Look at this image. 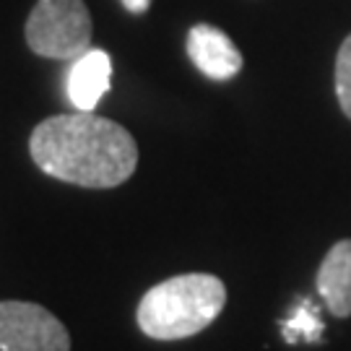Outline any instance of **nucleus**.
Wrapping results in <instances>:
<instances>
[{
  "label": "nucleus",
  "instance_id": "1",
  "mask_svg": "<svg viewBox=\"0 0 351 351\" xmlns=\"http://www.w3.org/2000/svg\"><path fill=\"white\" fill-rule=\"evenodd\" d=\"M29 154L45 175L91 190L117 188L138 167V143L125 128L81 110L42 120Z\"/></svg>",
  "mask_w": 351,
  "mask_h": 351
},
{
  "label": "nucleus",
  "instance_id": "2",
  "mask_svg": "<svg viewBox=\"0 0 351 351\" xmlns=\"http://www.w3.org/2000/svg\"><path fill=\"white\" fill-rule=\"evenodd\" d=\"M226 307L224 281L213 274H182L151 287L138 302V328L154 341L190 339Z\"/></svg>",
  "mask_w": 351,
  "mask_h": 351
},
{
  "label": "nucleus",
  "instance_id": "3",
  "mask_svg": "<svg viewBox=\"0 0 351 351\" xmlns=\"http://www.w3.org/2000/svg\"><path fill=\"white\" fill-rule=\"evenodd\" d=\"M91 13L84 0H37L26 19V45L39 58L73 63L91 50Z\"/></svg>",
  "mask_w": 351,
  "mask_h": 351
},
{
  "label": "nucleus",
  "instance_id": "4",
  "mask_svg": "<svg viewBox=\"0 0 351 351\" xmlns=\"http://www.w3.org/2000/svg\"><path fill=\"white\" fill-rule=\"evenodd\" d=\"M0 351H71L68 328L37 302H0Z\"/></svg>",
  "mask_w": 351,
  "mask_h": 351
},
{
  "label": "nucleus",
  "instance_id": "5",
  "mask_svg": "<svg viewBox=\"0 0 351 351\" xmlns=\"http://www.w3.org/2000/svg\"><path fill=\"white\" fill-rule=\"evenodd\" d=\"M188 58L211 81H229L242 71V52L221 29L195 24L188 32Z\"/></svg>",
  "mask_w": 351,
  "mask_h": 351
},
{
  "label": "nucleus",
  "instance_id": "6",
  "mask_svg": "<svg viewBox=\"0 0 351 351\" xmlns=\"http://www.w3.org/2000/svg\"><path fill=\"white\" fill-rule=\"evenodd\" d=\"M112 78V60L104 50H86L81 58H75L68 68L65 91L75 110L94 112V107L101 101V97L110 91Z\"/></svg>",
  "mask_w": 351,
  "mask_h": 351
},
{
  "label": "nucleus",
  "instance_id": "7",
  "mask_svg": "<svg viewBox=\"0 0 351 351\" xmlns=\"http://www.w3.org/2000/svg\"><path fill=\"white\" fill-rule=\"evenodd\" d=\"M315 287L333 317H351V239H339L326 252Z\"/></svg>",
  "mask_w": 351,
  "mask_h": 351
},
{
  "label": "nucleus",
  "instance_id": "8",
  "mask_svg": "<svg viewBox=\"0 0 351 351\" xmlns=\"http://www.w3.org/2000/svg\"><path fill=\"white\" fill-rule=\"evenodd\" d=\"M336 97L341 112L351 120V34L341 42V50L336 55Z\"/></svg>",
  "mask_w": 351,
  "mask_h": 351
},
{
  "label": "nucleus",
  "instance_id": "9",
  "mask_svg": "<svg viewBox=\"0 0 351 351\" xmlns=\"http://www.w3.org/2000/svg\"><path fill=\"white\" fill-rule=\"evenodd\" d=\"M123 5H125V11L130 13H146L151 5V0H120Z\"/></svg>",
  "mask_w": 351,
  "mask_h": 351
}]
</instances>
